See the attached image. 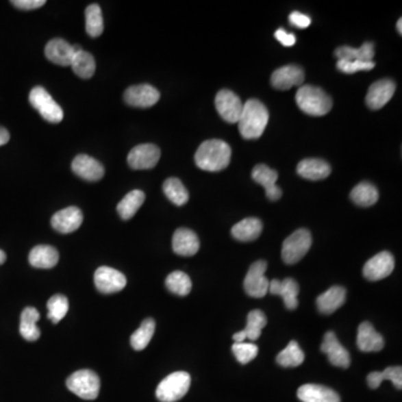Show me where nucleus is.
Masks as SVG:
<instances>
[{
	"label": "nucleus",
	"instance_id": "1",
	"mask_svg": "<svg viewBox=\"0 0 402 402\" xmlns=\"http://www.w3.org/2000/svg\"><path fill=\"white\" fill-rule=\"evenodd\" d=\"M231 149L223 140H207L200 145L194 155V162L199 169L217 173L227 168Z\"/></svg>",
	"mask_w": 402,
	"mask_h": 402
},
{
	"label": "nucleus",
	"instance_id": "24",
	"mask_svg": "<svg viewBox=\"0 0 402 402\" xmlns=\"http://www.w3.org/2000/svg\"><path fill=\"white\" fill-rule=\"evenodd\" d=\"M297 397L302 402H341L336 391L320 384H304L299 388Z\"/></svg>",
	"mask_w": 402,
	"mask_h": 402
},
{
	"label": "nucleus",
	"instance_id": "13",
	"mask_svg": "<svg viewBox=\"0 0 402 402\" xmlns=\"http://www.w3.org/2000/svg\"><path fill=\"white\" fill-rule=\"evenodd\" d=\"M159 100L160 93L157 88L149 84L134 85L127 88L124 93L125 103L141 109L151 108L158 103Z\"/></svg>",
	"mask_w": 402,
	"mask_h": 402
},
{
	"label": "nucleus",
	"instance_id": "16",
	"mask_svg": "<svg viewBox=\"0 0 402 402\" xmlns=\"http://www.w3.org/2000/svg\"><path fill=\"white\" fill-rule=\"evenodd\" d=\"M321 351L327 354V359L332 366H339L343 369H348L350 366V354L347 349L343 348V345L336 338V333L332 331L325 333L323 343L321 345Z\"/></svg>",
	"mask_w": 402,
	"mask_h": 402
},
{
	"label": "nucleus",
	"instance_id": "38",
	"mask_svg": "<svg viewBox=\"0 0 402 402\" xmlns=\"http://www.w3.org/2000/svg\"><path fill=\"white\" fill-rule=\"evenodd\" d=\"M166 286L171 293L177 294L179 297H186L190 293L192 283H191L190 277L186 273L177 271L168 275Z\"/></svg>",
	"mask_w": 402,
	"mask_h": 402
},
{
	"label": "nucleus",
	"instance_id": "43",
	"mask_svg": "<svg viewBox=\"0 0 402 402\" xmlns=\"http://www.w3.org/2000/svg\"><path fill=\"white\" fill-rule=\"evenodd\" d=\"M384 380H389L393 386L401 390L402 389V368L401 366H389L382 371Z\"/></svg>",
	"mask_w": 402,
	"mask_h": 402
},
{
	"label": "nucleus",
	"instance_id": "14",
	"mask_svg": "<svg viewBox=\"0 0 402 402\" xmlns=\"http://www.w3.org/2000/svg\"><path fill=\"white\" fill-rule=\"evenodd\" d=\"M305 79V74L299 65H286L279 67L273 73L271 83L274 88L281 91H286L294 86L301 88Z\"/></svg>",
	"mask_w": 402,
	"mask_h": 402
},
{
	"label": "nucleus",
	"instance_id": "19",
	"mask_svg": "<svg viewBox=\"0 0 402 402\" xmlns=\"http://www.w3.org/2000/svg\"><path fill=\"white\" fill-rule=\"evenodd\" d=\"M52 227L61 234H71L81 227L83 214L77 207H67L56 212L52 217Z\"/></svg>",
	"mask_w": 402,
	"mask_h": 402
},
{
	"label": "nucleus",
	"instance_id": "40",
	"mask_svg": "<svg viewBox=\"0 0 402 402\" xmlns=\"http://www.w3.org/2000/svg\"><path fill=\"white\" fill-rule=\"evenodd\" d=\"M68 299L66 297L58 294L54 297H51L47 302V310H49V314L47 318L52 321L53 323L58 324L62 318H65V315L68 312Z\"/></svg>",
	"mask_w": 402,
	"mask_h": 402
},
{
	"label": "nucleus",
	"instance_id": "2",
	"mask_svg": "<svg viewBox=\"0 0 402 402\" xmlns=\"http://www.w3.org/2000/svg\"><path fill=\"white\" fill-rule=\"evenodd\" d=\"M269 113L266 106L260 101L248 100L242 106L239 118V132L246 140H256L262 136L268 123Z\"/></svg>",
	"mask_w": 402,
	"mask_h": 402
},
{
	"label": "nucleus",
	"instance_id": "5",
	"mask_svg": "<svg viewBox=\"0 0 402 402\" xmlns=\"http://www.w3.org/2000/svg\"><path fill=\"white\" fill-rule=\"evenodd\" d=\"M71 392L84 400L97 399L100 393L101 381L99 375L92 370H79L66 380Z\"/></svg>",
	"mask_w": 402,
	"mask_h": 402
},
{
	"label": "nucleus",
	"instance_id": "47",
	"mask_svg": "<svg viewBox=\"0 0 402 402\" xmlns=\"http://www.w3.org/2000/svg\"><path fill=\"white\" fill-rule=\"evenodd\" d=\"M366 381H368V386H369L371 389H378V388L380 387V384L384 381V377H382V372H371V373L368 375Z\"/></svg>",
	"mask_w": 402,
	"mask_h": 402
},
{
	"label": "nucleus",
	"instance_id": "26",
	"mask_svg": "<svg viewBox=\"0 0 402 402\" xmlns=\"http://www.w3.org/2000/svg\"><path fill=\"white\" fill-rule=\"evenodd\" d=\"M347 290L342 286H332L316 299L318 311L323 314H332L345 303Z\"/></svg>",
	"mask_w": 402,
	"mask_h": 402
},
{
	"label": "nucleus",
	"instance_id": "9",
	"mask_svg": "<svg viewBox=\"0 0 402 402\" xmlns=\"http://www.w3.org/2000/svg\"><path fill=\"white\" fill-rule=\"evenodd\" d=\"M216 109L218 114L224 118L228 123H237L242 114V100L237 97V94L229 90H221L218 92L215 99Z\"/></svg>",
	"mask_w": 402,
	"mask_h": 402
},
{
	"label": "nucleus",
	"instance_id": "48",
	"mask_svg": "<svg viewBox=\"0 0 402 402\" xmlns=\"http://www.w3.org/2000/svg\"><path fill=\"white\" fill-rule=\"evenodd\" d=\"M10 132L5 127H0V147L6 145L10 141Z\"/></svg>",
	"mask_w": 402,
	"mask_h": 402
},
{
	"label": "nucleus",
	"instance_id": "17",
	"mask_svg": "<svg viewBox=\"0 0 402 402\" xmlns=\"http://www.w3.org/2000/svg\"><path fill=\"white\" fill-rule=\"evenodd\" d=\"M396 92V83L389 79L373 83L366 94V105L371 110H380L391 100Z\"/></svg>",
	"mask_w": 402,
	"mask_h": 402
},
{
	"label": "nucleus",
	"instance_id": "50",
	"mask_svg": "<svg viewBox=\"0 0 402 402\" xmlns=\"http://www.w3.org/2000/svg\"><path fill=\"white\" fill-rule=\"evenodd\" d=\"M6 260H7L6 253H5V251H1V249H0V265H3V264L5 263V262H6Z\"/></svg>",
	"mask_w": 402,
	"mask_h": 402
},
{
	"label": "nucleus",
	"instance_id": "28",
	"mask_svg": "<svg viewBox=\"0 0 402 402\" xmlns=\"http://www.w3.org/2000/svg\"><path fill=\"white\" fill-rule=\"evenodd\" d=\"M263 231V223L258 218H246L231 228L234 238L240 242H253Z\"/></svg>",
	"mask_w": 402,
	"mask_h": 402
},
{
	"label": "nucleus",
	"instance_id": "23",
	"mask_svg": "<svg viewBox=\"0 0 402 402\" xmlns=\"http://www.w3.org/2000/svg\"><path fill=\"white\" fill-rule=\"evenodd\" d=\"M357 344L362 352H379L384 348V340L370 322H363L357 329Z\"/></svg>",
	"mask_w": 402,
	"mask_h": 402
},
{
	"label": "nucleus",
	"instance_id": "45",
	"mask_svg": "<svg viewBox=\"0 0 402 402\" xmlns=\"http://www.w3.org/2000/svg\"><path fill=\"white\" fill-rule=\"evenodd\" d=\"M12 3L19 10H33L44 6L46 1L45 0H14Z\"/></svg>",
	"mask_w": 402,
	"mask_h": 402
},
{
	"label": "nucleus",
	"instance_id": "29",
	"mask_svg": "<svg viewBox=\"0 0 402 402\" xmlns=\"http://www.w3.org/2000/svg\"><path fill=\"white\" fill-rule=\"evenodd\" d=\"M338 61H359L370 63L375 58V46L372 42H366L360 49H353L350 46H341L334 52Z\"/></svg>",
	"mask_w": 402,
	"mask_h": 402
},
{
	"label": "nucleus",
	"instance_id": "18",
	"mask_svg": "<svg viewBox=\"0 0 402 402\" xmlns=\"http://www.w3.org/2000/svg\"><path fill=\"white\" fill-rule=\"evenodd\" d=\"M251 177L254 179L255 182L258 185L265 188L266 197L271 201H276L281 199V188L276 186V181L279 179V173L275 170L271 169L266 164H257L253 169Z\"/></svg>",
	"mask_w": 402,
	"mask_h": 402
},
{
	"label": "nucleus",
	"instance_id": "35",
	"mask_svg": "<svg viewBox=\"0 0 402 402\" xmlns=\"http://www.w3.org/2000/svg\"><path fill=\"white\" fill-rule=\"evenodd\" d=\"M164 192L175 206H184L189 200V192L178 178L166 179L164 184Z\"/></svg>",
	"mask_w": 402,
	"mask_h": 402
},
{
	"label": "nucleus",
	"instance_id": "22",
	"mask_svg": "<svg viewBox=\"0 0 402 402\" xmlns=\"http://www.w3.org/2000/svg\"><path fill=\"white\" fill-rule=\"evenodd\" d=\"M200 247L196 233L188 228H178L173 234V249L179 256H194Z\"/></svg>",
	"mask_w": 402,
	"mask_h": 402
},
{
	"label": "nucleus",
	"instance_id": "12",
	"mask_svg": "<svg viewBox=\"0 0 402 402\" xmlns=\"http://www.w3.org/2000/svg\"><path fill=\"white\" fill-rule=\"evenodd\" d=\"M394 269V258L389 251H381L366 262L363 267V276L368 281H377L386 279Z\"/></svg>",
	"mask_w": 402,
	"mask_h": 402
},
{
	"label": "nucleus",
	"instance_id": "10",
	"mask_svg": "<svg viewBox=\"0 0 402 402\" xmlns=\"http://www.w3.org/2000/svg\"><path fill=\"white\" fill-rule=\"evenodd\" d=\"M160 155V149L157 145L150 143L136 145L127 155V164L132 169H152L157 166Z\"/></svg>",
	"mask_w": 402,
	"mask_h": 402
},
{
	"label": "nucleus",
	"instance_id": "34",
	"mask_svg": "<svg viewBox=\"0 0 402 402\" xmlns=\"http://www.w3.org/2000/svg\"><path fill=\"white\" fill-rule=\"evenodd\" d=\"M304 359L305 355L302 349L299 348V343L297 341H290L288 347L279 352L276 361L279 366L284 368H295L301 366L304 362Z\"/></svg>",
	"mask_w": 402,
	"mask_h": 402
},
{
	"label": "nucleus",
	"instance_id": "32",
	"mask_svg": "<svg viewBox=\"0 0 402 402\" xmlns=\"http://www.w3.org/2000/svg\"><path fill=\"white\" fill-rule=\"evenodd\" d=\"M350 197L357 206L371 207L378 201L379 191L370 182H360L352 189Z\"/></svg>",
	"mask_w": 402,
	"mask_h": 402
},
{
	"label": "nucleus",
	"instance_id": "27",
	"mask_svg": "<svg viewBox=\"0 0 402 402\" xmlns=\"http://www.w3.org/2000/svg\"><path fill=\"white\" fill-rule=\"evenodd\" d=\"M60 255L56 248L49 245H38L29 253L28 260L32 266L36 268H53L56 266Z\"/></svg>",
	"mask_w": 402,
	"mask_h": 402
},
{
	"label": "nucleus",
	"instance_id": "36",
	"mask_svg": "<svg viewBox=\"0 0 402 402\" xmlns=\"http://www.w3.org/2000/svg\"><path fill=\"white\" fill-rule=\"evenodd\" d=\"M155 322L153 318H145L141 327L131 336V345L136 351L145 350L155 334Z\"/></svg>",
	"mask_w": 402,
	"mask_h": 402
},
{
	"label": "nucleus",
	"instance_id": "42",
	"mask_svg": "<svg viewBox=\"0 0 402 402\" xmlns=\"http://www.w3.org/2000/svg\"><path fill=\"white\" fill-rule=\"evenodd\" d=\"M336 66L338 70L344 74H354L360 71H371L375 66V62L366 63V62L359 61H338Z\"/></svg>",
	"mask_w": 402,
	"mask_h": 402
},
{
	"label": "nucleus",
	"instance_id": "41",
	"mask_svg": "<svg viewBox=\"0 0 402 402\" xmlns=\"http://www.w3.org/2000/svg\"><path fill=\"white\" fill-rule=\"evenodd\" d=\"M233 353L242 364H247L257 357L258 347L253 343H234Z\"/></svg>",
	"mask_w": 402,
	"mask_h": 402
},
{
	"label": "nucleus",
	"instance_id": "33",
	"mask_svg": "<svg viewBox=\"0 0 402 402\" xmlns=\"http://www.w3.org/2000/svg\"><path fill=\"white\" fill-rule=\"evenodd\" d=\"M73 72L81 79H91L95 72V61L90 53L79 51L73 58L70 65Z\"/></svg>",
	"mask_w": 402,
	"mask_h": 402
},
{
	"label": "nucleus",
	"instance_id": "37",
	"mask_svg": "<svg viewBox=\"0 0 402 402\" xmlns=\"http://www.w3.org/2000/svg\"><path fill=\"white\" fill-rule=\"evenodd\" d=\"M85 28L91 37H99L104 29L103 16L100 6L97 3L90 5L85 10Z\"/></svg>",
	"mask_w": 402,
	"mask_h": 402
},
{
	"label": "nucleus",
	"instance_id": "30",
	"mask_svg": "<svg viewBox=\"0 0 402 402\" xmlns=\"http://www.w3.org/2000/svg\"><path fill=\"white\" fill-rule=\"evenodd\" d=\"M40 312L37 311L35 307H26L23 311L21 316V325H19V332L21 336L27 341H36L40 339V331L37 327L36 323L40 321Z\"/></svg>",
	"mask_w": 402,
	"mask_h": 402
},
{
	"label": "nucleus",
	"instance_id": "8",
	"mask_svg": "<svg viewBox=\"0 0 402 402\" xmlns=\"http://www.w3.org/2000/svg\"><path fill=\"white\" fill-rule=\"evenodd\" d=\"M266 269L265 260H257L251 265L244 281V288L249 297L262 299L268 293L269 281L265 276Z\"/></svg>",
	"mask_w": 402,
	"mask_h": 402
},
{
	"label": "nucleus",
	"instance_id": "15",
	"mask_svg": "<svg viewBox=\"0 0 402 402\" xmlns=\"http://www.w3.org/2000/svg\"><path fill=\"white\" fill-rule=\"evenodd\" d=\"M82 51L79 46H72L62 38L49 40L45 47L46 58L60 66H70L76 53Z\"/></svg>",
	"mask_w": 402,
	"mask_h": 402
},
{
	"label": "nucleus",
	"instance_id": "31",
	"mask_svg": "<svg viewBox=\"0 0 402 402\" xmlns=\"http://www.w3.org/2000/svg\"><path fill=\"white\" fill-rule=\"evenodd\" d=\"M145 194L141 190H132L118 203L116 210L124 221H129L136 215L145 203Z\"/></svg>",
	"mask_w": 402,
	"mask_h": 402
},
{
	"label": "nucleus",
	"instance_id": "51",
	"mask_svg": "<svg viewBox=\"0 0 402 402\" xmlns=\"http://www.w3.org/2000/svg\"><path fill=\"white\" fill-rule=\"evenodd\" d=\"M397 29L399 32L400 35H402V19L400 18L397 23Z\"/></svg>",
	"mask_w": 402,
	"mask_h": 402
},
{
	"label": "nucleus",
	"instance_id": "44",
	"mask_svg": "<svg viewBox=\"0 0 402 402\" xmlns=\"http://www.w3.org/2000/svg\"><path fill=\"white\" fill-rule=\"evenodd\" d=\"M290 24L295 26V27L301 28V29H305L311 25V18L309 16L304 15L302 12H293L290 14Z\"/></svg>",
	"mask_w": 402,
	"mask_h": 402
},
{
	"label": "nucleus",
	"instance_id": "3",
	"mask_svg": "<svg viewBox=\"0 0 402 402\" xmlns=\"http://www.w3.org/2000/svg\"><path fill=\"white\" fill-rule=\"evenodd\" d=\"M295 100L303 112L313 116L327 114L333 106L330 95L322 88L313 85H302L299 88Z\"/></svg>",
	"mask_w": 402,
	"mask_h": 402
},
{
	"label": "nucleus",
	"instance_id": "21",
	"mask_svg": "<svg viewBox=\"0 0 402 402\" xmlns=\"http://www.w3.org/2000/svg\"><path fill=\"white\" fill-rule=\"evenodd\" d=\"M268 293L283 297L288 310H295L299 306L297 297L299 294V286L293 279H285L284 281L273 279L269 281Z\"/></svg>",
	"mask_w": 402,
	"mask_h": 402
},
{
	"label": "nucleus",
	"instance_id": "20",
	"mask_svg": "<svg viewBox=\"0 0 402 402\" xmlns=\"http://www.w3.org/2000/svg\"><path fill=\"white\" fill-rule=\"evenodd\" d=\"M72 170L86 181H99L104 175L103 166L97 159L86 155H77L73 160Z\"/></svg>",
	"mask_w": 402,
	"mask_h": 402
},
{
	"label": "nucleus",
	"instance_id": "25",
	"mask_svg": "<svg viewBox=\"0 0 402 402\" xmlns=\"http://www.w3.org/2000/svg\"><path fill=\"white\" fill-rule=\"evenodd\" d=\"M297 173L307 180L318 181L330 175L331 166L322 159H304L297 164Z\"/></svg>",
	"mask_w": 402,
	"mask_h": 402
},
{
	"label": "nucleus",
	"instance_id": "11",
	"mask_svg": "<svg viewBox=\"0 0 402 402\" xmlns=\"http://www.w3.org/2000/svg\"><path fill=\"white\" fill-rule=\"evenodd\" d=\"M94 283L99 292L112 294L123 290L127 285V279L121 272L111 267L102 266L94 274Z\"/></svg>",
	"mask_w": 402,
	"mask_h": 402
},
{
	"label": "nucleus",
	"instance_id": "46",
	"mask_svg": "<svg viewBox=\"0 0 402 402\" xmlns=\"http://www.w3.org/2000/svg\"><path fill=\"white\" fill-rule=\"evenodd\" d=\"M275 38L281 42V45L285 46V47H292L297 42L295 35L288 33L283 28H279V29L275 32Z\"/></svg>",
	"mask_w": 402,
	"mask_h": 402
},
{
	"label": "nucleus",
	"instance_id": "49",
	"mask_svg": "<svg viewBox=\"0 0 402 402\" xmlns=\"http://www.w3.org/2000/svg\"><path fill=\"white\" fill-rule=\"evenodd\" d=\"M233 339L235 343H242V342H245V340L247 339L245 331L242 330L240 332L235 333L233 336Z\"/></svg>",
	"mask_w": 402,
	"mask_h": 402
},
{
	"label": "nucleus",
	"instance_id": "4",
	"mask_svg": "<svg viewBox=\"0 0 402 402\" xmlns=\"http://www.w3.org/2000/svg\"><path fill=\"white\" fill-rule=\"evenodd\" d=\"M190 384L191 377L188 372H173L159 384L155 396L161 402L178 401L187 394Z\"/></svg>",
	"mask_w": 402,
	"mask_h": 402
},
{
	"label": "nucleus",
	"instance_id": "39",
	"mask_svg": "<svg viewBox=\"0 0 402 402\" xmlns=\"http://www.w3.org/2000/svg\"><path fill=\"white\" fill-rule=\"evenodd\" d=\"M267 318L266 315L260 310H254L249 312L247 318V327H246L245 333L247 339L251 341H256L260 339V333L264 327H266Z\"/></svg>",
	"mask_w": 402,
	"mask_h": 402
},
{
	"label": "nucleus",
	"instance_id": "6",
	"mask_svg": "<svg viewBox=\"0 0 402 402\" xmlns=\"http://www.w3.org/2000/svg\"><path fill=\"white\" fill-rule=\"evenodd\" d=\"M312 246V236L307 229H299L285 239L281 247V258L285 264L294 265L302 260Z\"/></svg>",
	"mask_w": 402,
	"mask_h": 402
},
{
	"label": "nucleus",
	"instance_id": "7",
	"mask_svg": "<svg viewBox=\"0 0 402 402\" xmlns=\"http://www.w3.org/2000/svg\"><path fill=\"white\" fill-rule=\"evenodd\" d=\"M29 102L46 121L60 123L63 120L64 113L61 106L53 100L51 94L42 86H36L32 90Z\"/></svg>",
	"mask_w": 402,
	"mask_h": 402
}]
</instances>
